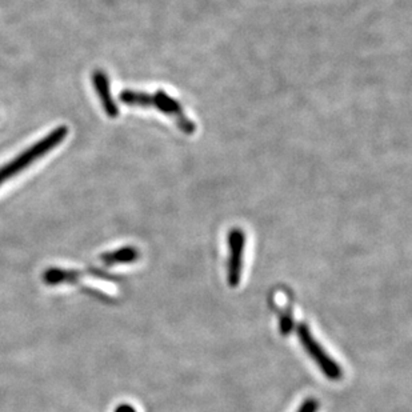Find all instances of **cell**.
<instances>
[{"label": "cell", "mask_w": 412, "mask_h": 412, "mask_svg": "<svg viewBox=\"0 0 412 412\" xmlns=\"http://www.w3.org/2000/svg\"><path fill=\"white\" fill-rule=\"evenodd\" d=\"M245 245L246 236L239 228L230 231L228 235V248H230V259H228V284L236 287L242 281L243 272V255H245Z\"/></svg>", "instance_id": "4"}, {"label": "cell", "mask_w": 412, "mask_h": 412, "mask_svg": "<svg viewBox=\"0 0 412 412\" xmlns=\"http://www.w3.org/2000/svg\"><path fill=\"white\" fill-rule=\"evenodd\" d=\"M67 134H69V129L66 126H59L58 129H55L51 134H48L45 139L37 141L34 146L27 148L24 153H20L19 156H16L8 165L0 167V186L7 179L19 174L20 171H23L25 167L33 165L35 160H37L39 158H42L43 155L52 151L58 144H60L61 141L66 139Z\"/></svg>", "instance_id": "1"}, {"label": "cell", "mask_w": 412, "mask_h": 412, "mask_svg": "<svg viewBox=\"0 0 412 412\" xmlns=\"http://www.w3.org/2000/svg\"><path fill=\"white\" fill-rule=\"evenodd\" d=\"M117 412H136L131 406H122V407H119Z\"/></svg>", "instance_id": "8"}, {"label": "cell", "mask_w": 412, "mask_h": 412, "mask_svg": "<svg viewBox=\"0 0 412 412\" xmlns=\"http://www.w3.org/2000/svg\"><path fill=\"white\" fill-rule=\"evenodd\" d=\"M136 249L134 248L127 247L122 248L119 249L117 252H112V254H107L103 257V259L107 263H129V261H132V260L136 259Z\"/></svg>", "instance_id": "6"}, {"label": "cell", "mask_w": 412, "mask_h": 412, "mask_svg": "<svg viewBox=\"0 0 412 412\" xmlns=\"http://www.w3.org/2000/svg\"><path fill=\"white\" fill-rule=\"evenodd\" d=\"M298 336L307 353L314 359V362L319 365V368L326 377L331 380L342 379L343 371L341 365L335 363V360L331 358L330 355L326 353L324 348L314 339L307 324H300L298 327Z\"/></svg>", "instance_id": "3"}, {"label": "cell", "mask_w": 412, "mask_h": 412, "mask_svg": "<svg viewBox=\"0 0 412 412\" xmlns=\"http://www.w3.org/2000/svg\"><path fill=\"white\" fill-rule=\"evenodd\" d=\"M120 100L130 107H148L150 105H153L165 114L172 115L177 119V122L182 124V129L186 132L194 131L192 123L184 118L179 103H177L172 98H170L168 95H165L163 91H159L158 94L150 96V95L134 93L127 90V91L120 93Z\"/></svg>", "instance_id": "2"}, {"label": "cell", "mask_w": 412, "mask_h": 412, "mask_svg": "<svg viewBox=\"0 0 412 412\" xmlns=\"http://www.w3.org/2000/svg\"><path fill=\"white\" fill-rule=\"evenodd\" d=\"M93 81H94L95 90L98 93V96H99V99L102 102V106L105 108L107 115L110 118H117L119 114L118 106L115 105V102H114V99L111 96L110 82H108L106 72L100 70L95 71L94 75H93Z\"/></svg>", "instance_id": "5"}, {"label": "cell", "mask_w": 412, "mask_h": 412, "mask_svg": "<svg viewBox=\"0 0 412 412\" xmlns=\"http://www.w3.org/2000/svg\"><path fill=\"white\" fill-rule=\"evenodd\" d=\"M319 408V403L315 399H307L299 408L298 412H317Z\"/></svg>", "instance_id": "7"}]
</instances>
